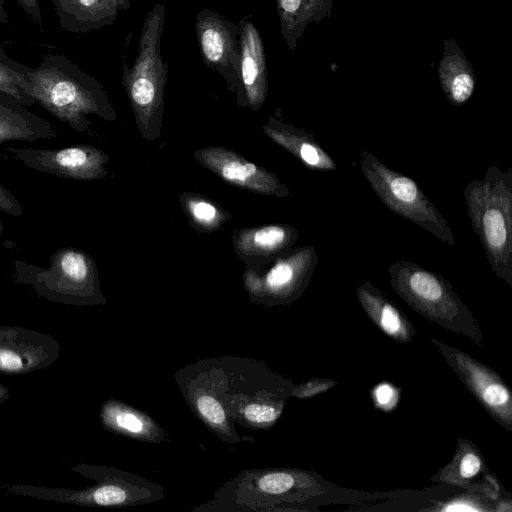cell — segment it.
Segmentation results:
<instances>
[{
    "instance_id": "cell-1",
    "label": "cell",
    "mask_w": 512,
    "mask_h": 512,
    "mask_svg": "<svg viewBox=\"0 0 512 512\" xmlns=\"http://www.w3.org/2000/svg\"><path fill=\"white\" fill-rule=\"evenodd\" d=\"M0 59L24 76L22 90L36 104L79 133H91L89 115L114 121L116 113L101 84L61 54H48L36 68L9 58L0 46Z\"/></svg>"
},
{
    "instance_id": "cell-2",
    "label": "cell",
    "mask_w": 512,
    "mask_h": 512,
    "mask_svg": "<svg viewBox=\"0 0 512 512\" xmlns=\"http://www.w3.org/2000/svg\"><path fill=\"white\" fill-rule=\"evenodd\" d=\"M335 487L318 473L294 468L241 471L223 484L211 500L192 511H294Z\"/></svg>"
},
{
    "instance_id": "cell-3",
    "label": "cell",
    "mask_w": 512,
    "mask_h": 512,
    "mask_svg": "<svg viewBox=\"0 0 512 512\" xmlns=\"http://www.w3.org/2000/svg\"><path fill=\"white\" fill-rule=\"evenodd\" d=\"M214 372L217 396L230 419L253 429L277 422L294 385L254 359L214 358Z\"/></svg>"
},
{
    "instance_id": "cell-4",
    "label": "cell",
    "mask_w": 512,
    "mask_h": 512,
    "mask_svg": "<svg viewBox=\"0 0 512 512\" xmlns=\"http://www.w3.org/2000/svg\"><path fill=\"white\" fill-rule=\"evenodd\" d=\"M467 213L495 275L512 288V169L491 165L463 188Z\"/></svg>"
},
{
    "instance_id": "cell-5",
    "label": "cell",
    "mask_w": 512,
    "mask_h": 512,
    "mask_svg": "<svg viewBox=\"0 0 512 512\" xmlns=\"http://www.w3.org/2000/svg\"><path fill=\"white\" fill-rule=\"evenodd\" d=\"M165 19V6L154 5L143 22L132 67L123 64L122 84L139 131L148 140L160 136L164 113L168 65L161 56L160 42Z\"/></svg>"
},
{
    "instance_id": "cell-6",
    "label": "cell",
    "mask_w": 512,
    "mask_h": 512,
    "mask_svg": "<svg viewBox=\"0 0 512 512\" xmlns=\"http://www.w3.org/2000/svg\"><path fill=\"white\" fill-rule=\"evenodd\" d=\"M388 271L391 287L414 311L446 330L467 336L478 346L483 345L478 322L441 274L407 260H397Z\"/></svg>"
},
{
    "instance_id": "cell-7",
    "label": "cell",
    "mask_w": 512,
    "mask_h": 512,
    "mask_svg": "<svg viewBox=\"0 0 512 512\" xmlns=\"http://www.w3.org/2000/svg\"><path fill=\"white\" fill-rule=\"evenodd\" d=\"M17 282L32 286L51 300L77 305L105 303L94 259L82 250L64 247L50 257L48 268L14 262Z\"/></svg>"
},
{
    "instance_id": "cell-8",
    "label": "cell",
    "mask_w": 512,
    "mask_h": 512,
    "mask_svg": "<svg viewBox=\"0 0 512 512\" xmlns=\"http://www.w3.org/2000/svg\"><path fill=\"white\" fill-rule=\"evenodd\" d=\"M359 168L371 189L395 214L412 221L448 245L455 244L446 219L419 185L366 150L360 152Z\"/></svg>"
},
{
    "instance_id": "cell-9",
    "label": "cell",
    "mask_w": 512,
    "mask_h": 512,
    "mask_svg": "<svg viewBox=\"0 0 512 512\" xmlns=\"http://www.w3.org/2000/svg\"><path fill=\"white\" fill-rule=\"evenodd\" d=\"M318 260L314 247L306 245L272 260L270 268L260 274L248 268L243 280L250 301L265 307L293 303L310 284Z\"/></svg>"
},
{
    "instance_id": "cell-10",
    "label": "cell",
    "mask_w": 512,
    "mask_h": 512,
    "mask_svg": "<svg viewBox=\"0 0 512 512\" xmlns=\"http://www.w3.org/2000/svg\"><path fill=\"white\" fill-rule=\"evenodd\" d=\"M431 342L479 404L507 431H512V396L501 376L468 353L435 338Z\"/></svg>"
},
{
    "instance_id": "cell-11",
    "label": "cell",
    "mask_w": 512,
    "mask_h": 512,
    "mask_svg": "<svg viewBox=\"0 0 512 512\" xmlns=\"http://www.w3.org/2000/svg\"><path fill=\"white\" fill-rule=\"evenodd\" d=\"M196 36L204 63L215 69L236 93L241 105H246L240 76L241 48L236 24L217 12L201 9L196 16Z\"/></svg>"
},
{
    "instance_id": "cell-12",
    "label": "cell",
    "mask_w": 512,
    "mask_h": 512,
    "mask_svg": "<svg viewBox=\"0 0 512 512\" xmlns=\"http://www.w3.org/2000/svg\"><path fill=\"white\" fill-rule=\"evenodd\" d=\"M175 380L186 403L205 426L223 441L232 444L241 441L216 393L214 358L179 369Z\"/></svg>"
},
{
    "instance_id": "cell-13",
    "label": "cell",
    "mask_w": 512,
    "mask_h": 512,
    "mask_svg": "<svg viewBox=\"0 0 512 512\" xmlns=\"http://www.w3.org/2000/svg\"><path fill=\"white\" fill-rule=\"evenodd\" d=\"M5 150L26 167L58 177L92 181L107 175L105 166L109 156L90 145L59 149L8 147Z\"/></svg>"
},
{
    "instance_id": "cell-14",
    "label": "cell",
    "mask_w": 512,
    "mask_h": 512,
    "mask_svg": "<svg viewBox=\"0 0 512 512\" xmlns=\"http://www.w3.org/2000/svg\"><path fill=\"white\" fill-rule=\"evenodd\" d=\"M194 157L207 169L232 185L277 197H287L290 192L278 177L241 155L223 147L197 150Z\"/></svg>"
},
{
    "instance_id": "cell-15",
    "label": "cell",
    "mask_w": 512,
    "mask_h": 512,
    "mask_svg": "<svg viewBox=\"0 0 512 512\" xmlns=\"http://www.w3.org/2000/svg\"><path fill=\"white\" fill-rule=\"evenodd\" d=\"M431 480L464 488L492 501H499L503 491L496 476L486 466L480 449L465 438L458 439L453 458Z\"/></svg>"
},
{
    "instance_id": "cell-16",
    "label": "cell",
    "mask_w": 512,
    "mask_h": 512,
    "mask_svg": "<svg viewBox=\"0 0 512 512\" xmlns=\"http://www.w3.org/2000/svg\"><path fill=\"white\" fill-rule=\"evenodd\" d=\"M240 36V76L246 105L252 110L262 107L268 94V69L260 32L247 18L237 24Z\"/></svg>"
},
{
    "instance_id": "cell-17",
    "label": "cell",
    "mask_w": 512,
    "mask_h": 512,
    "mask_svg": "<svg viewBox=\"0 0 512 512\" xmlns=\"http://www.w3.org/2000/svg\"><path fill=\"white\" fill-rule=\"evenodd\" d=\"M299 238L298 231L285 224L241 229L233 235L238 256L250 265L268 263L292 249Z\"/></svg>"
},
{
    "instance_id": "cell-18",
    "label": "cell",
    "mask_w": 512,
    "mask_h": 512,
    "mask_svg": "<svg viewBox=\"0 0 512 512\" xmlns=\"http://www.w3.org/2000/svg\"><path fill=\"white\" fill-rule=\"evenodd\" d=\"M356 295L366 315L388 337L402 344L415 338L411 321L370 280L357 286Z\"/></svg>"
},
{
    "instance_id": "cell-19",
    "label": "cell",
    "mask_w": 512,
    "mask_h": 512,
    "mask_svg": "<svg viewBox=\"0 0 512 512\" xmlns=\"http://www.w3.org/2000/svg\"><path fill=\"white\" fill-rule=\"evenodd\" d=\"M61 29L84 34L115 22L120 10L119 0H50Z\"/></svg>"
},
{
    "instance_id": "cell-20",
    "label": "cell",
    "mask_w": 512,
    "mask_h": 512,
    "mask_svg": "<svg viewBox=\"0 0 512 512\" xmlns=\"http://www.w3.org/2000/svg\"><path fill=\"white\" fill-rule=\"evenodd\" d=\"M57 135L50 122L12 96L0 92V145L8 141L53 139Z\"/></svg>"
},
{
    "instance_id": "cell-21",
    "label": "cell",
    "mask_w": 512,
    "mask_h": 512,
    "mask_svg": "<svg viewBox=\"0 0 512 512\" xmlns=\"http://www.w3.org/2000/svg\"><path fill=\"white\" fill-rule=\"evenodd\" d=\"M263 131L272 141L290 152L309 169L318 171L336 169L334 159L318 144L312 134L282 123L274 117L269 119Z\"/></svg>"
},
{
    "instance_id": "cell-22",
    "label": "cell",
    "mask_w": 512,
    "mask_h": 512,
    "mask_svg": "<svg viewBox=\"0 0 512 512\" xmlns=\"http://www.w3.org/2000/svg\"><path fill=\"white\" fill-rule=\"evenodd\" d=\"M101 419L104 427L115 434L148 443L166 441V432L150 415L121 401H106Z\"/></svg>"
},
{
    "instance_id": "cell-23",
    "label": "cell",
    "mask_w": 512,
    "mask_h": 512,
    "mask_svg": "<svg viewBox=\"0 0 512 512\" xmlns=\"http://www.w3.org/2000/svg\"><path fill=\"white\" fill-rule=\"evenodd\" d=\"M443 44L444 54L438 68L440 84L446 98L454 106H462L474 93L475 72L452 37L445 38Z\"/></svg>"
},
{
    "instance_id": "cell-24",
    "label": "cell",
    "mask_w": 512,
    "mask_h": 512,
    "mask_svg": "<svg viewBox=\"0 0 512 512\" xmlns=\"http://www.w3.org/2000/svg\"><path fill=\"white\" fill-rule=\"evenodd\" d=\"M276 9L282 36L293 52L309 23L330 16L332 0H276Z\"/></svg>"
},
{
    "instance_id": "cell-25",
    "label": "cell",
    "mask_w": 512,
    "mask_h": 512,
    "mask_svg": "<svg viewBox=\"0 0 512 512\" xmlns=\"http://www.w3.org/2000/svg\"><path fill=\"white\" fill-rule=\"evenodd\" d=\"M180 198L188 217L201 231L216 230L229 218V214L199 195L183 194Z\"/></svg>"
},
{
    "instance_id": "cell-26",
    "label": "cell",
    "mask_w": 512,
    "mask_h": 512,
    "mask_svg": "<svg viewBox=\"0 0 512 512\" xmlns=\"http://www.w3.org/2000/svg\"><path fill=\"white\" fill-rule=\"evenodd\" d=\"M23 81L22 73L10 68L0 59V92L12 96L26 107H31L36 102L22 90Z\"/></svg>"
},
{
    "instance_id": "cell-27",
    "label": "cell",
    "mask_w": 512,
    "mask_h": 512,
    "mask_svg": "<svg viewBox=\"0 0 512 512\" xmlns=\"http://www.w3.org/2000/svg\"><path fill=\"white\" fill-rule=\"evenodd\" d=\"M0 371L20 372L30 367L31 355L24 352L23 344H4L0 339Z\"/></svg>"
},
{
    "instance_id": "cell-28",
    "label": "cell",
    "mask_w": 512,
    "mask_h": 512,
    "mask_svg": "<svg viewBox=\"0 0 512 512\" xmlns=\"http://www.w3.org/2000/svg\"><path fill=\"white\" fill-rule=\"evenodd\" d=\"M371 396L376 408L383 411H391L399 402L400 392L393 384L382 382L375 385Z\"/></svg>"
},
{
    "instance_id": "cell-29",
    "label": "cell",
    "mask_w": 512,
    "mask_h": 512,
    "mask_svg": "<svg viewBox=\"0 0 512 512\" xmlns=\"http://www.w3.org/2000/svg\"><path fill=\"white\" fill-rule=\"evenodd\" d=\"M335 385L336 382L332 379L314 378L301 384H294L290 397L308 399L328 391Z\"/></svg>"
},
{
    "instance_id": "cell-30",
    "label": "cell",
    "mask_w": 512,
    "mask_h": 512,
    "mask_svg": "<svg viewBox=\"0 0 512 512\" xmlns=\"http://www.w3.org/2000/svg\"><path fill=\"white\" fill-rule=\"evenodd\" d=\"M0 211L12 216H21L23 207L7 188L0 184Z\"/></svg>"
},
{
    "instance_id": "cell-31",
    "label": "cell",
    "mask_w": 512,
    "mask_h": 512,
    "mask_svg": "<svg viewBox=\"0 0 512 512\" xmlns=\"http://www.w3.org/2000/svg\"><path fill=\"white\" fill-rule=\"evenodd\" d=\"M438 510L442 511H482L484 510L477 504V501L473 498L471 500L462 498L460 500H454L449 504H445Z\"/></svg>"
},
{
    "instance_id": "cell-32",
    "label": "cell",
    "mask_w": 512,
    "mask_h": 512,
    "mask_svg": "<svg viewBox=\"0 0 512 512\" xmlns=\"http://www.w3.org/2000/svg\"><path fill=\"white\" fill-rule=\"evenodd\" d=\"M16 2L28 17H30L36 24L42 26L43 17L39 0H16Z\"/></svg>"
},
{
    "instance_id": "cell-33",
    "label": "cell",
    "mask_w": 512,
    "mask_h": 512,
    "mask_svg": "<svg viewBox=\"0 0 512 512\" xmlns=\"http://www.w3.org/2000/svg\"><path fill=\"white\" fill-rule=\"evenodd\" d=\"M0 23H2V24L9 23L8 14L4 8V0H0Z\"/></svg>"
},
{
    "instance_id": "cell-34",
    "label": "cell",
    "mask_w": 512,
    "mask_h": 512,
    "mask_svg": "<svg viewBox=\"0 0 512 512\" xmlns=\"http://www.w3.org/2000/svg\"><path fill=\"white\" fill-rule=\"evenodd\" d=\"M123 6L124 10H127L130 7L131 0H119Z\"/></svg>"
},
{
    "instance_id": "cell-35",
    "label": "cell",
    "mask_w": 512,
    "mask_h": 512,
    "mask_svg": "<svg viewBox=\"0 0 512 512\" xmlns=\"http://www.w3.org/2000/svg\"><path fill=\"white\" fill-rule=\"evenodd\" d=\"M5 389H3L1 386H0V398L2 397V395L5 393Z\"/></svg>"
},
{
    "instance_id": "cell-36",
    "label": "cell",
    "mask_w": 512,
    "mask_h": 512,
    "mask_svg": "<svg viewBox=\"0 0 512 512\" xmlns=\"http://www.w3.org/2000/svg\"><path fill=\"white\" fill-rule=\"evenodd\" d=\"M1 233H2V224L0 222V235H1Z\"/></svg>"
}]
</instances>
